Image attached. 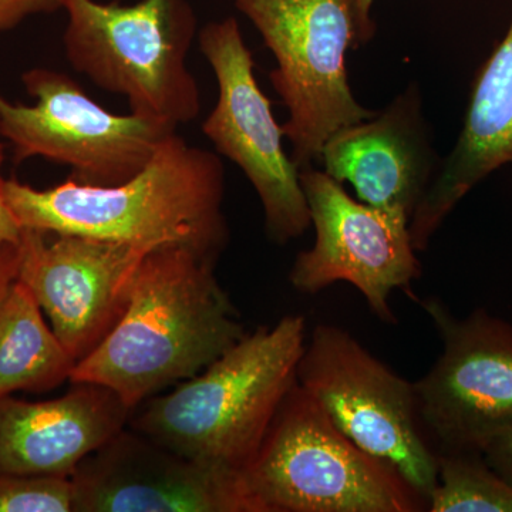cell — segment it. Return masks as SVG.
Instances as JSON below:
<instances>
[{
	"label": "cell",
	"instance_id": "obj_19",
	"mask_svg": "<svg viewBox=\"0 0 512 512\" xmlns=\"http://www.w3.org/2000/svg\"><path fill=\"white\" fill-rule=\"evenodd\" d=\"M0 512H73L72 480L0 476Z\"/></svg>",
	"mask_w": 512,
	"mask_h": 512
},
{
	"label": "cell",
	"instance_id": "obj_21",
	"mask_svg": "<svg viewBox=\"0 0 512 512\" xmlns=\"http://www.w3.org/2000/svg\"><path fill=\"white\" fill-rule=\"evenodd\" d=\"M483 456L488 466L512 485V430L491 441Z\"/></svg>",
	"mask_w": 512,
	"mask_h": 512
},
{
	"label": "cell",
	"instance_id": "obj_23",
	"mask_svg": "<svg viewBox=\"0 0 512 512\" xmlns=\"http://www.w3.org/2000/svg\"><path fill=\"white\" fill-rule=\"evenodd\" d=\"M353 16H355L360 47L367 45L376 36V23L372 19V8L375 0H349Z\"/></svg>",
	"mask_w": 512,
	"mask_h": 512
},
{
	"label": "cell",
	"instance_id": "obj_11",
	"mask_svg": "<svg viewBox=\"0 0 512 512\" xmlns=\"http://www.w3.org/2000/svg\"><path fill=\"white\" fill-rule=\"evenodd\" d=\"M299 178L315 242L296 256L289 282L309 295L348 282L362 293L373 315L394 325L390 296L396 289L409 292L421 275L409 215L355 200L315 165L299 170Z\"/></svg>",
	"mask_w": 512,
	"mask_h": 512
},
{
	"label": "cell",
	"instance_id": "obj_3",
	"mask_svg": "<svg viewBox=\"0 0 512 512\" xmlns=\"http://www.w3.org/2000/svg\"><path fill=\"white\" fill-rule=\"evenodd\" d=\"M306 340L302 315L259 326L197 376L140 404L128 427L181 456L242 476L298 383Z\"/></svg>",
	"mask_w": 512,
	"mask_h": 512
},
{
	"label": "cell",
	"instance_id": "obj_9",
	"mask_svg": "<svg viewBox=\"0 0 512 512\" xmlns=\"http://www.w3.org/2000/svg\"><path fill=\"white\" fill-rule=\"evenodd\" d=\"M417 302L443 342L439 359L413 382L424 436L437 456L483 454L512 430V325L485 309L457 318L439 299Z\"/></svg>",
	"mask_w": 512,
	"mask_h": 512
},
{
	"label": "cell",
	"instance_id": "obj_14",
	"mask_svg": "<svg viewBox=\"0 0 512 512\" xmlns=\"http://www.w3.org/2000/svg\"><path fill=\"white\" fill-rule=\"evenodd\" d=\"M323 171L355 188L357 200L412 220L440 161L431 147L419 84H409L375 117L340 128L320 153Z\"/></svg>",
	"mask_w": 512,
	"mask_h": 512
},
{
	"label": "cell",
	"instance_id": "obj_24",
	"mask_svg": "<svg viewBox=\"0 0 512 512\" xmlns=\"http://www.w3.org/2000/svg\"><path fill=\"white\" fill-rule=\"evenodd\" d=\"M18 242L0 245V295L16 279L18 275Z\"/></svg>",
	"mask_w": 512,
	"mask_h": 512
},
{
	"label": "cell",
	"instance_id": "obj_22",
	"mask_svg": "<svg viewBox=\"0 0 512 512\" xmlns=\"http://www.w3.org/2000/svg\"><path fill=\"white\" fill-rule=\"evenodd\" d=\"M2 138V134H0V245L8 244V242H18L20 231H22L18 221L13 217L12 211H10L8 201H6V180L2 175L5 146H3Z\"/></svg>",
	"mask_w": 512,
	"mask_h": 512
},
{
	"label": "cell",
	"instance_id": "obj_8",
	"mask_svg": "<svg viewBox=\"0 0 512 512\" xmlns=\"http://www.w3.org/2000/svg\"><path fill=\"white\" fill-rule=\"evenodd\" d=\"M22 82L35 104L10 103L0 94V134L12 144L15 163L43 157L69 165L76 183H124L177 131L138 114L110 113L57 70H28Z\"/></svg>",
	"mask_w": 512,
	"mask_h": 512
},
{
	"label": "cell",
	"instance_id": "obj_13",
	"mask_svg": "<svg viewBox=\"0 0 512 512\" xmlns=\"http://www.w3.org/2000/svg\"><path fill=\"white\" fill-rule=\"evenodd\" d=\"M73 512H255L238 474L121 430L70 477Z\"/></svg>",
	"mask_w": 512,
	"mask_h": 512
},
{
	"label": "cell",
	"instance_id": "obj_2",
	"mask_svg": "<svg viewBox=\"0 0 512 512\" xmlns=\"http://www.w3.org/2000/svg\"><path fill=\"white\" fill-rule=\"evenodd\" d=\"M215 264L183 247L148 252L126 312L70 382L100 384L136 410L207 369L247 333Z\"/></svg>",
	"mask_w": 512,
	"mask_h": 512
},
{
	"label": "cell",
	"instance_id": "obj_7",
	"mask_svg": "<svg viewBox=\"0 0 512 512\" xmlns=\"http://www.w3.org/2000/svg\"><path fill=\"white\" fill-rule=\"evenodd\" d=\"M298 383L348 439L392 464L430 500L439 456L421 429L412 382L384 365L348 330L320 323L306 340Z\"/></svg>",
	"mask_w": 512,
	"mask_h": 512
},
{
	"label": "cell",
	"instance_id": "obj_12",
	"mask_svg": "<svg viewBox=\"0 0 512 512\" xmlns=\"http://www.w3.org/2000/svg\"><path fill=\"white\" fill-rule=\"evenodd\" d=\"M22 228L18 275L77 363L110 335L126 312L150 248Z\"/></svg>",
	"mask_w": 512,
	"mask_h": 512
},
{
	"label": "cell",
	"instance_id": "obj_17",
	"mask_svg": "<svg viewBox=\"0 0 512 512\" xmlns=\"http://www.w3.org/2000/svg\"><path fill=\"white\" fill-rule=\"evenodd\" d=\"M42 312L18 279L0 295V397L49 392L70 382L77 362Z\"/></svg>",
	"mask_w": 512,
	"mask_h": 512
},
{
	"label": "cell",
	"instance_id": "obj_18",
	"mask_svg": "<svg viewBox=\"0 0 512 512\" xmlns=\"http://www.w3.org/2000/svg\"><path fill=\"white\" fill-rule=\"evenodd\" d=\"M429 511L512 512V485L488 466L483 454H441Z\"/></svg>",
	"mask_w": 512,
	"mask_h": 512
},
{
	"label": "cell",
	"instance_id": "obj_10",
	"mask_svg": "<svg viewBox=\"0 0 512 512\" xmlns=\"http://www.w3.org/2000/svg\"><path fill=\"white\" fill-rule=\"evenodd\" d=\"M197 37L218 83V101L202 123V133L255 188L268 237L275 244H288L311 227V212L299 168L282 143L284 128L256 82L251 50L232 16L207 23Z\"/></svg>",
	"mask_w": 512,
	"mask_h": 512
},
{
	"label": "cell",
	"instance_id": "obj_16",
	"mask_svg": "<svg viewBox=\"0 0 512 512\" xmlns=\"http://www.w3.org/2000/svg\"><path fill=\"white\" fill-rule=\"evenodd\" d=\"M512 164V19L478 70L463 130L410 220L416 251L429 247L458 202L498 168Z\"/></svg>",
	"mask_w": 512,
	"mask_h": 512
},
{
	"label": "cell",
	"instance_id": "obj_4",
	"mask_svg": "<svg viewBox=\"0 0 512 512\" xmlns=\"http://www.w3.org/2000/svg\"><path fill=\"white\" fill-rule=\"evenodd\" d=\"M255 512H424L392 464L366 453L296 383L242 474Z\"/></svg>",
	"mask_w": 512,
	"mask_h": 512
},
{
	"label": "cell",
	"instance_id": "obj_5",
	"mask_svg": "<svg viewBox=\"0 0 512 512\" xmlns=\"http://www.w3.org/2000/svg\"><path fill=\"white\" fill-rule=\"evenodd\" d=\"M67 13L63 42L77 73L126 97L131 113L170 126L200 114V89L187 66L197 37L188 0H140L121 5L60 0Z\"/></svg>",
	"mask_w": 512,
	"mask_h": 512
},
{
	"label": "cell",
	"instance_id": "obj_15",
	"mask_svg": "<svg viewBox=\"0 0 512 512\" xmlns=\"http://www.w3.org/2000/svg\"><path fill=\"white\" fill-rule=\"evenodd\" d=\"M46 402L0 397V476H73L84 458L126 429L133 410L94 383Z\"/></svg>",
	"mask_w": 512,
	"mask_h": 512
},
{
	"label": "cell",
	"instance_id": "obj_1",
	"mask_svg": "<svg viewBox=\"0 0 512 512\" xmlns=\"http://www.w3.org/2000/svg\"><path fill=\"white\" fill-rule=\"evenodd\" d=\"M220 157L165 137L146 167L124 183L97 187L69 178L47 190L6 180L20 228L156 249L183 247L217 261L228 245Z\"/></svg>",
	"mask_w": 512,
	"mask_h": 512
},
{
	"label": "cell",
	"instance_id": "obj_6",
	"mask_svg": "<svg viewBox=\"0 0 512 512\" xmlns=\"http://www.w3.org/2000/svg\"><path fill=\"white\" fill-rule=\"evenodd\" d=\"M271 50L269 80L289 111L284 136L299 170L319 160L340 128L372 119L353 96L346 52L360 49L349 0H234Z\"/></svg>",
	"mask_w": 512,
	"mask_h": 512
},
{
	"label": "cell",
	"instance_id": "obj_20",
	"mask_svg": "<svg viewBox=\"0 0 512 512\" xmlns=\"http://www.w3.org/2000/svg\"><path fill=\"white\" fill-rule=\"evenodd\" d=\"M60 9V0H0V35L32 16L50 15Z\"/></svg>",
	"mask_w": 512,
	"mask_h": 512
}]
</instances>
